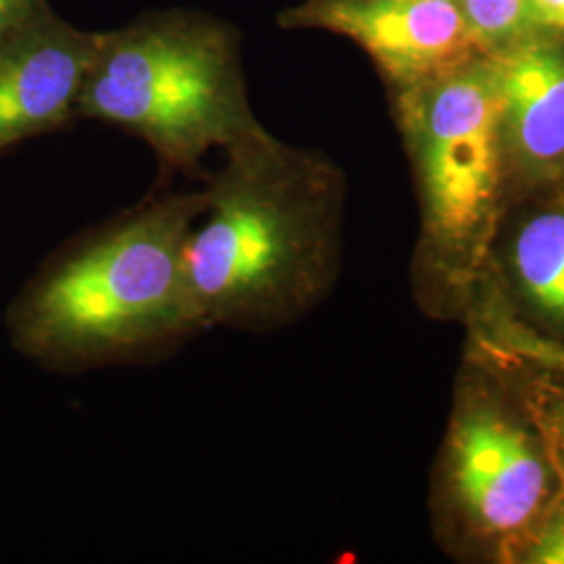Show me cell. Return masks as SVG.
Here are the masks:
<instances>
[{"label": "cell", "mask_w": 564, "mask_h": 564, "mask_svg": "<svg viewBox=\"0 0 564 564\" xmlns=\"http://www.w3.org/2000/svg\"><path fill=\"white\" fill-rule=\"evenodd\" d=\"M468 339L479 343L500 364L519 387L524 402L533 410L544 431L552 458L558 466L564 485V356L508 341L479 330H468Z\"/></svg>", "instance_id": "30bf717a"}, {"label": "cell", "mask_w": 564, "mask_h": 564, "mask_svg": "<svg viewBox=\"0 0 564 564\" xmlns=\"http://www.w3.org/2000/svg\"><path fill=\"white\" fill-rule=\"evenodd\" d=\"M99 32L46 9L0 41V160L23 142L80 120L82 84Z\"/></svg>", "instance_id": "ba28073f"}, {"label": "cell", "mask_w": 564, "mask_h": 564, "mask_svg": "<svg viewBox=\"0 0 564 564\" xmlns=\"http://www.w3.org/2000/svg\"><path fill=\"white\" fill-rule=\"evenodd\" d=\"M485 53H496L542 30L533 0H456Z\"/></svg>", "instance_id": "8fae6325"}, {"label": "cell", "mask_w": 564, "mask_h": 564, "mask_svg": "<svg viewBox=\"0 0 564 564\" xmlns=\"http://www.w3.org/2000/svg\"><path fill=\"white\" fill-rule=\"evenodd\" d=\"M276 23L356 42L389 95L487 55L456 0H302L281 11Z\"/></svg>", "instance_id": "52a82bcc"}, {"label": "cell", "mask_w": 564, "mask_h": 564, "mask_svg": "<svg viewBox=\"0 0 564 564\" xmlns=\"http://www.w3.org/2000/svg\"><path fill=\"white\" fill-rule=\"evenodd\" d=\"M512 564H564V502L533 531Z\"/></svg>", "instance_id": "7c38bea8"}, {"label": "cell", "mask_w": 564, "mask_h": 564, "mask_svg": "<svg viewBox=\"0 0 564 564\" xmlns=\"http://www.w3.org/2000/svg\"><path fill=\"white\" fill-rule=\"evenodd\" d=\"M205 191L155 188L61 242L4 310L7 341L44 372L158 366L209 330L186 242Z\"/></svg>", "instance_id": "6da1fadb"}, {"label": "cell", "mask_w": 564, "mask_h": 564, "mask_svg": "<svg viewBox=\"0 0 564 564\" xmlns=\"http://www.w3.org/2000/svg\"><path fill=\"white\" fill-rule=\"evenodd\" d=\"M542 28L564 30V0H533Z\"/></svg>", "instance_id": "5bb4252c"}, {"label": "cell", "mask_w": 564, "mask_h": 564, "mask_svg": "<svg viewBox=\"0 0 564 564\" xmlns=\"http://www.w3.org/2000/svg\"><path fill=\"white\" fill-rule=\"evenodd\" d=\"M223 155L203 174L186 270L209 330L268 337L302 323L339 282L347 176L265 126Z\"/></svg>", "instance_id": "7a4b0ae2"}, {"label": "cell", "mask_w": 564, "mask_h": 564, "mask_svg": "<svg viewBox=\"0 0 564 564\" xmlns=\"http://www.w3.org/2000/svg\"><path fill=\"white\" fill-rule=\"evenodd\" d=\"M489 59L502 109L512 202L554 186L564 170V30L542 28L489 53Z\"/></svg>", "instance_id": "9c48e42d"}, {"label": "cell", "mask_w": 564, "mask_h": 564, "mask_svg": "<svg viewBox=\"0 0 564 564\" xmlns=\"http://www.w3.org/2000/svg\"><path fill=\"white\" fill-rule=\"evenodd\" d=\"M80 120L144 142L163 176H203L214 151L256 134L239 30L197 9H163L99 32Z\"/></svg>", "instance_id": "277c9868"}, {"label": "cell", "mask_w": 564, "mask_h": 564, "mask_svg": "<svg viewBox=\"0 0 564 564\" xmlns=\"http://www.w3.org/2000/svg\"><path fill=\"white\" fill-rule=\"evenodd\" d=\"M419 199L414 302L463 323L485 253L510 202L502 109L489 53L389 95Z\"/></svg>", "instance_id": "3957f363"}, {"label": "cell", "mask_w": 564, "mask_h": 564, "mask_svg": "<svg viewBox=\"0 0 564 564\" xmlns=\"http://www.w3.org/2000/svg\"><path fill=\"white\" fill-rule=\"evenodd\" d=\"M563 502V479L533 410L505 368L468 339L431 468L437 544L466 563L512 564Z\"/></svg>", "instance_id": "5b68a950"}, {"label": "cell", "mask_w": 564, "mask_h": 564, "mask_svg": "<svg viewBox=\"0 0 564 564\" xmlns=\"http://www.w3.org/2000/svg\"><path fill=\"white\" fill-rule=\"evenodd\" d=\"M46 9H51L48 0H0V41L36 20Z\"/></svg>", "instance_id": "4fadbf2b"}, {"label": "cell", "mask_w": 564, "mask_h": 564, "mask_svg": "<svg viewBox=\"0 0 564 564\" xmlns=\"http://www.w3.org/2000/svg\"><path fill=\"white\" fill-rule=\"evenodd\" d=\"M556 188H563L564 191V170L561 172V176H558V181H556V184H554Z\"/></svg>", "instance_id": "9a60e30c"}, {"label": "cell", "mask_w": 564, "mask_h": 564, "mask_svg": "<svg viewBox=\"0 0 564 564\" xmlns=\"http://www.w3.org/2000/svg\"><path fill=\"white\" fill-rule=\"evenodd\" d=\"M463 323L564 356L563 188H540L506 205Z\"/></svg>", "instance_id": "8992f818"}]
</instances>
